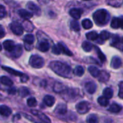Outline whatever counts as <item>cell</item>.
<instances>
[{"label": "cell", "instance_id": "4fadbf2b", "mask_svg": "<svg viewBox=\"0 0 123 123\" xmlns=\"http://www.w3.org/2000/svg\"><path fill=\"white\" fill-rule=\"evenodd\" d=\"M82 10L81 9H77V8H73L70 10L69 14L70 15L74 17L76 19H78L81 17V14H82Z\"/></svg>", "mask_w": 123, "mask_h": 123}, {"label": "cell", "instance_id": "7a4b0ae2", "mask_svg": "<svg viewBox=\"0 0 123 123\" xmlns=\"http://www.w3.org/2000/svg\"><path fill=\"white\" fill-rule=\"evenodd\" d=\"M93 19L97 25L103 26L108 22L110 14L106 9H98L93 14Z\"/></svg>", "mask_w": 123, "mask_h": 123}, {"label": "cell", "instance_id": "4dcf8cb0", "mask_svg": "<svg viewBox=\"0 0 123 123\" xmlns=\"http://www.w3.org/2000/svg\"><path fill=\"white\" fill-rule=\"evenodd\" d=\"M82 26L84 29L86 30H89L91 29L93 26V23L92 22V21L89 19H85L82 21Z\"/></svg>", "mask_w": 123, "mask_h": 123}, {"label": "cell", "instance_id": "d6986e66", "mask_svg": "<svg viewBox=\"0 0 123 123\" xmlns=\"http://www.w3.org/2000/svg\"><path fill=\"white\" fill-rule=\"evenodd\" d=\"M12 114V110L9 107L5 105L0 106V115L4 117H9Z\"/></svg>", "mask_w": 123, "mask_h": 123}, {"label": "cell", "instance_id": "9a60e30c", "mask_svg": "<svg viewBox=\"0 0 123 123\" xmlns=\"http://www.w3.org/2000/svg\"><path fill=\"white\" fill-rule=\"evenodd\" d=\"M2 68L6 71L7 73L10 74L11 75H13V76H19V77H22L25 74L22 73V72H19L18 71H16L12 68H9V67H7V66H2Z\"/></svg>", "mask_w": 123, "mask_h": 123}, {"label": "cell", "instance_id": "e575fe53", "mask_svg": "<svg viewBox=\"0 0 123 123\" xmlns=\"http://www.w3.org/2000/svg\"><path fill=\"white\" fill-rule=\"evenodd\" d=\"M94 48H95V50H96V51H97V55H98L99 60H100L102 62H105V61H106V56L104 55V53L101 51V50H100L98 47L95 46Z\"/></svg>", "mask_w": 123, "mask_h": 123}, {"label": "cell", "instance_id": "8d00e7d4", "mask_svg": "<svg viewBox=\"0 0 123 123\" xmlns=\"http://www.w3.org/2000/svg\"><path fill=\"white\" fill-rule=\"evenodd\" d=\"M111 37V34L107 32V31H102L101 33H100V36H99V38L102 40H108L110 37Z\"/></svg>", "mask_w": 123, "mask_h": 123}, {"label": "cell", "instance_id": "6da1fadb", "mask_svg": "<svg viewBox=\"0 0 123 123\" xmlns=\"http://www.w3.org/2000/svg\"><path fill=\"white\" fill-rule=\"evenodd\" d=\"M50 68L54 73L57 75L63 78H71V67L60 61H52L50 63Z\"/></svg>", "mask_w": 123, "mask_h": 123}, {"label": "cell", "instance_id": "44dd1931", "mask_svg": "<svg viewBox=\"0 0 123 123\" xmlns=\"http://www.w3.org/2000/svg\"><path fill=\"white\" fill-rule=\"evenodd\" d=\"M58 45L60 48V50H61V53H64V54H66L67 55H69V56H72L73 55V53H71V51L64 44H63L62 43H59L58 44Z\"/></svg>", "mask_w": 123, "mask_h": 123}, {"label": "cell", "instance_id": "ee69618b", "mask_svg": "<svg viewBox=\"0 0 123 123\" xmlns=\"http://www.w3.org/2000/svg\"><path fill=\"white\" fill-rule=\"evenodd\" d=\"M7 92H8V93H9V94L14 95V94H16V92H17V90H16V89H15V88L12 87V88H10V89H9Z\"/></svg>", "mask_w": 123, "mask_h": 123}, {"label": "cell", "instance_id": "b9f144b4", "mask_svg": "<svg viewBox=\"0 0 123 123\" xmlns=\"http://www.w3.org/2000/svg\"><path fill=\"white\" fill-rule=\"evenodd\" d=\"M28 80H29V77H28V76H27L26 74H24L22 77H20V81H21L22 82H23V83L27 82Z\"/></svg>", "mask_w": 123, "mask_h": 123}, {"label": "cell", "instance_id": "9c48e42d", "mask_svg": "<svg viewBox=\"0 0 123 123\" xmlns=\"http://www.w3.org/2000/svg\"><path fill=\"white\" fill-rule=\"evenodd\" d=\"M27 7L29 10L32 11L36 15H40V7L36 5L35 4H34L33 2L32 1H29L27 4Z\"/></svg>", "mask_w": 123, "mask_h": 123}, {"label": "cell", "instance_id": "2e32d148", "mask_svg": "<svg viewBox=\"0 0 123 123\" xmlns=\"http://www.w3.org/2000/svg\"><path fill=\"white\" fill-rule=\"evenodd\" d=\"M18 14L24 19H29L32 17V13L25 9H19L18 11Z\"/></svg>", "mask_w": 123, "mask_h": 123}, {"label": "cell", "instance_id": "30bf717a", "mask_svg": "<svg viewBox=\"0 0 123 123\" xmlns=\"http://www.w3.org/2000/svg\"><path fill=\"white\" fill-rule=\"evenodd\" d=\"M11 54L15 58H17L20 57L21 55L22 54V45L18 44V45H15L14 48L11 52Z\"/></svg>", "mask_w": 123, "mask_h": 123}, {"label": "cell", "instance_id": "5b68a950", "mask_svg": "<svg viewBox=\"0 0 123 123\" xmlns=\"http://www.w3.org/2000/svg\"><path fill=\"white\" fill-rule=\"evenodd\" d=\"M24 27L18 22H14L12 23H11L10 25V29L12 30V32L16 35H21L23 33L24 31Z\"/></svg>", "mask_w": 123, "mask_h": 123}, {"label": "cell", "instance_id": "f1b7e54d", "mask_svg": "<svg viewBox=\"0 0 123 123\" xmlns=\"http://www.w3.org/2000/svg\"><path fill=\"white\" fill-rule=\"evenodd\" d=\"M82 48L86 52H90L93 48V45L91 43H89L88 41H84L82 43Z\"/></svg>", "mask_w": 123, "mask_h": 123}, {"label": "cell", "instance_id": "ac0fdd59", "mask_svg": "<svg viewBox=\"0 0 123 123\" xmlns=\"http://www.w3.org/2000/svg\"><path fill=\"white\" fill-rule=\"evenodd\" d=\"M43 102L48 107H52L55 104V98L50 95H46L43 98Z\"/></svg>", "mask_w": 123, "mask_h": 123}, {"label": "cell", "instance_id": "52a82bcc", "mask_svg": "<svg viewBox=\"0 0 123 123\" xmlns=\"http://www.w3.org/2000/svg\"><path fill=\"white\" fill-rule=\"evenodd\" d=\"M32 112V113L34 115H35V116H37L42 122H43L44 123H51V121H50V118L47 116V115H45V114H43V112H39V111H37V110H32L31 111Z\"/></svg>", "mask_w": 123, "mask_h": 123}, {"label": "cell", "instance_id": "f6af8a7d", "mask_svg": "<svg viewBox=\"0 0 123 123\" xmlns=\"http://www.w3.org/2000/svg\"><path fill=\"white\" fill-rule=\"evenodd\" d=\"M37 1H38L39 3L43 4H46V3H48V0H37Z\"/></svg>", "mask_w": 123, "mask_h": 123}, {"label": "cell", "instance_id": "d590c367", "mask_svg": "<svg viewBox=\"0 0 123 123\" xmlns=\"http://www.w3.org/2000/svg\"><path fill=\"white\" fill-rule=\"evenodd\" d=\"M87 123H99V120L97 115H90L88 116L86 119Z\"/></svg>", "mask_w": 123, "mask_h": 123}, {"label": "cell", "instance_id": "d4e9b609", "mask_svg": "<svg viewBox=\"0 0 123 123\" xmlns=\"http://www.w3.org/2000/svg\"><path fill=\"white\" fill-rule=\"evenodd\" d=\"M88 71H89V72L90 73V74H91L92 76L95 77V78H97L98 76H99V73H100V71H99L97 67H95V66H89V68H88Z\"/></svg>", "mask_w": 123, "mask_h": 123}, {"label": "cell", "instance_id": "e0dca14e", "mask_svg": "<svg viewBox=\"0 0 123 123\" xmlns=\"http://www.w3.org/2000/svg\"><path fill=\"white\" fill-rule=\"evenodd\" d=\"M55 112L58 114V115H65L67 112V107L65 104H59L55 110Z\"/></svg>", "mask_w": 123, "mask_h": 123}, {"label": "cell", "instance_id": "f35d334b", "mask_svg": "<svg viewBox=\"0 0 123 123\" xmlns=\"http://www.w3.org/2000/svg\"><path fill=\"white\" fill-rule=\"evenodd\" d=\"M6 15V11L5 7L3 5L0 4V19L5 17Z\"/></svg>", "mask_w": 123, "mask_h": 123}, {"label": "cell", "instance_id": "277c9868", "mask_svg": "<svg viewBox=\"0 0 123 123\" xmlns=\"http://www.w3.org/2000/svg\"><path fill=\"white\" fill-rule=\"evenodd\" d=\"M76 109L79 114H86L90 110V105L87 102L83 101L76 105Z\"/></svg>", "mask_w": 123, "mask_h": 123}, {"label": "cell", "instance_id": "1f68e13d", "mask_svg": "<svg viewBox=\"0 0 123 123\" xmlns=\"http://www.w3.org/2000/svg\"><path fill=\"white\" fill-rule=\"evenodd\" d=\"M18 93H19V95L21 97H27V96H28L30 94V91L26 87H21L19 89Z\"/></svg>", "mask_w": 123, "mask_h": 123}, {"label": "cell", "instance_id": "ba28073f", "mask_svg": "<svg viewBox=\"0 0 123 123\" xmlns=\"http://www.w3.org/2000/svg\"><path fill=\"white\" fill-rule=\"evenodd\" d=\"M85 89L88 93L92 94L97 90V84L92 81H88L85 84Z\"/></svg>", "mask_w": 123, "mask_h": 123}, {"label": "cell", "instance_id": "ffe728a7", "mask_svg": "<svg viewBox=\"0 0 123 123\" xmlns=\"http://www.w3.org/2000/svg\"><path fill=\"white\" fill-rule=\"evenodd\" d=\"M38 49L41 52H47L50 49V44L47 41H42L38 45Z\"/></svg>", "mask_w": 123, "mask_h": 123}, {"label": "cell", "instance_id": "ab89813d", "mask_svg": "<svg viewBox=\"0 0 123 123\" xmlns=\"http://www.w3.org/2000/svg\"><path fill=\"white\" fill-rule=\"evenodd\" d=\"M52 52H53V53H54L55 55H59V54L61 53V51L60 50V48L58 47V45L53 46V48H52Z\"/></svg>", "mask_w": 123, "mask_h": 123}, {"label": "cell", "instance_id": "f546056e", "mask_svg": "<svg viewBox=\"0 0 123 123\" xmlns=\"http://www.w3.org/2000/svg\"><path fill=\"white\" fill-rule=\"evenodd\" d=\"M74 73L76 76H82L84 74V69L82 66H78L74 68Z\"/></svg>", "mask_w": 123, "mask_h": 123}, {"label": "cell", "instance_id": "603a6c76", "mask_svg": "<svg viewBox=\"0 0 123 123\" xmlns=\"http://www.w3.org/2000/svg\"><path fill=\"white\" fill-rule=\"evenodd\" d=\"M0 83L7 86H12L13 85V81L9 78L4 76L0 77Z\"/></svg>", "mask_w": 123, "mask_h": 123}, {"label": "cell", "instance_id": "d6a6232c", "mask_svg": "<svg viewBox=\"0 0 123 123\" xmlns=\"http://www.w3.org/2000/svg\"><path fill=\"white\" fill-rule=\"evenodd\" d=\"M97 102H98L99 105H100L102 107H107L109 105V99H107L106 97H105L104 96L99 97L97 99Z\"/></svg>", "mask_w": 123, "mask_h": 123}, {"label": "cell", "instance_id": "7bdbcfd3", "mask_svg": "<svg viewBox=\"0 0 123 123\" xmlns=\"http://www.w3.org/2000/svg\"><path fill=\"white\" fill-rule=\"evenodd\" d=\"M5 35V31L1 25H0V39L3 38Z\"/></svg>", "mask_w": 123, "mask_h": 123}, {"label": "cell", "instance_id": "8992f818", "mask_svg": "<svg viewBox=\"0 0 123 123\" xmlns=\"http://www.w3.org/2000/svg\"><path fill=\"white\" fill-rule=\"evenodd\" d=\"M111 27L114 29H118L120 27L123 29V16L113 18L111 22Z\"/></svg>", "mask_w": 123, "mask_h": 123}, {"label": "cell", "instance_id": "8fae6325", "mask_svg": "<svg viewBox=\"0 0 123 123\" xmlns=\"http://www.w3.org/2000/svg\"><path fill=\"white\" fill-rule=\"evenodd\" d=\"M121 66H122L121 59L117 56H114L111 61V67L115 69H117V68H120Z\"/></svg>", "mask_w": 123, "mask_h": 123}, {"label": "cell", "instance_id": "5bb4252c", "mask_svg": "<svg viewBox=\"0 0 123 123\" xmlns=\"http://www.w3.org/2000/svg\"><path fill=\"white\" fill-rule=\"evenodd\" d=\"M3 46L4 48V49L8 51V52H12L13 50V49L15 47L14 43L12 40H6L3 43Z\"/></svg>", "mask_w": 123, "mask_h": 123}, {"label": "cell", "instance_id": "83f0119b", "mask_svg": "<svg viewBox=\"0 0 123 123\" xmlns=\"http://www.w3.org/2000/svg\"><path fill=\"white\" fill-rule=\"evenodd\" d=\"M103 96L107 99H110L113 97V90L111 88H105L103 91Z\"/></svg>", "mask_w": 123, "mask_h": 123}, {"label": "cell", "instance_id": "7dc6e473", "mask_svg": "<svg viewBox=\"0 0 123 123\" xmlns=\"http://www.w3.org/2000/svg\"><path fill=\"white\" fill-rule=\"evenodd\" d=\"M84 1H89V0H84Z\"/></svg>", "mask_w": 123, "mask_h": 123}, {"label": "cell", "instance_id": "7402d4cb", "mask_svg": "<svg viewBox=\"0 0 123 123\" xmlns=\"http://www.w3.org/2000/svg\"><path fill=\"white\" fill-rule=\"evenodd\" d=\"M53 90L56 93H62L63 92L66 91V87L63 84H62L61 83L57 82L54 84L53 86Z\"/></svg>", "mask_w": 123, "mask_h": 123}, {"label": "cell", "instance_id": "cb8c5ba5", "mask_svg": "<svg viewBox=\"0 0 123 123\" xmlns=\"http://www.w3.org/2000/svg\"><path fill=\"white\" fill-rule=\"evenodd\" d=\"M108 110L110 112H113V113H117V112H120L122 110V107L120 105H118V104L113 103L110 107Z\"/></svg>", "mask_w": 123, "mask_h": 123}, {"label": "cell", "instance_id": "7c38bea8", "mask_svg": "<svg viewBox=\"0 0 123 123\" xmlns=\"http://www.w3.org/2000/svg\"><path fill=\"white\" fill-rule=\"evenodd\" d=\"M97 78H98V80L100 82L105 83V82L109 81V79H110V74H109V73H107L105 71H101Z\"/></svg>", "mask_w": 123, "mask_h": 123}, {"label": "cell", "instance_id": "74e56055", "mask_svg": "<svg viewBox=\"0 0 123 123\" xmlns=\"http://www.w3.org/2000/svg\"><path fill=\"white\" fill-rule=\"evenodd\" d=\"M27 104L29 107H35L37 105V100L35 99V98L34 97H31V98H29L27 101Z\"/></svg>", "mask_w": 123, "mask_h": 123}, {"label": "cell", "instance_id": "bcb514c9", "mask_svg": "<svg viewBox=\"0 0 123 123\" xmlns=\"http://www.w3.org/2000/svg\"><path fill=\"white\" fill-rule=\"evenodd\" d=\"M1 48H2V47H1V44H0V51L1 50Z\"/></svg>", "mask_w": 123, "mask_h": 123}, {"label": "cell", "instance_id": "484cf974", "mask_svg": "<svg viewBox=\"0 0 123 123\" xmlns=\"http://www.w3.org/2000/svg\"><path fill=\"white\" fill-rule=\"evenodd\" d=\"M86 37L89 40H97L98 39V37H99V35H98L97 32L92 31V32H87L86 34Z\"/></svg>", "mask_w": 123, "mask_h": 123}, {"label": "cell", "instance_id": "836d02e7", "mask_svg": "<svg viewBox=\"0 0 123 123\" xmlns=\"http://www.w3.org/2000/svg\"><path fill=\"white\" fill-rule=\"evenodd\" d=\"M70 27L71 28V30H73L75 32L79 31L80 30V26L79 24L77 21L76 20H72L70 23Z\"/></svg>", "mask_w": 123, "mask_h": 123}, {"label": "cell", "instance_id": "4316f807", "mask_svg": "<svg viewBox=\"0 0 123 123\" xmlns=\"http://www.w3.org/2000/svg\"><path fill=\"white\" fill-rule=\"evenodd\" d=\"M24 41L25 43V45H32L35 41V37L31 34H27L24 37Z\"/></svg>", "mask_w": 123, "mask_h": 123}, {"label": "cell", "instance_id": "60d3db41", "mask_svg": "<svg viewBox=\"0 0 123 123\" xmlns=\"http://www.w3.org/2000/svg\"><path fill=\"white\" fill-rule=\"evenodd\" d=\"M119 97L123 99V81L119 84Z\"/></svg>", "mask_w": 123, "mask_h": 123}, {"label": "cell", "instance_id": "3957f363", "mask_svg": "<svg viewBox=\"0 0 123 123\" xmlns=\"http://www.w3.org/2000/svg\"><path fill=\"white\" fill-rule=\"evenodd\" d=\"M30 65L35 68H40L44 66V59L38 55H33L30 58Z\"/></svg>", "mask_w": 123, "mask_h": 123}]
</instances>
